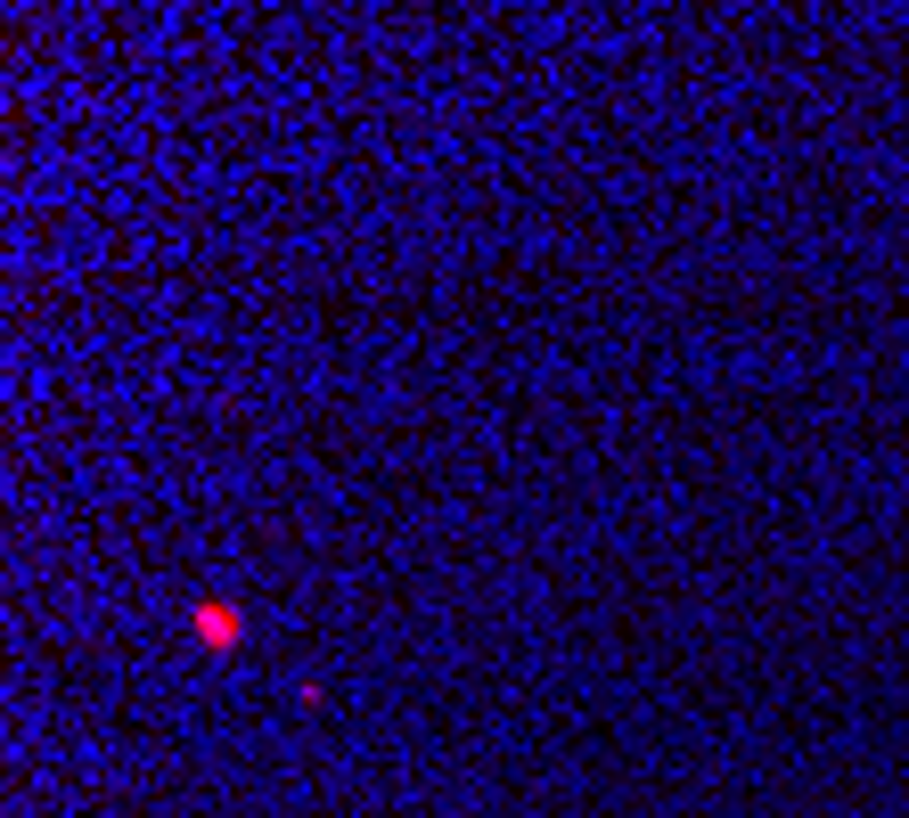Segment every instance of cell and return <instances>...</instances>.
Wrapping results in <instances>:
<instances>
[{"label":"cell","instance_id":"1","mask_svg":"<svg viewBox=\"0 0 909 818\" xmlns=\"http://www.w3.org/2000/svg\"><path fill=\"white\" fill-rule=\"evenodd\" d=\"M197 631L221 646V639H238V622H230V605H205V614H197Z\"/></svg>","mask_w":909,"mask_h":818}]
</instances>
